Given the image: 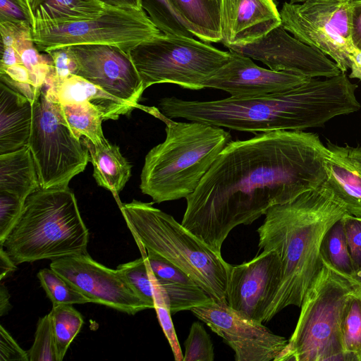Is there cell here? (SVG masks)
<instances>
[{"label":"cell","mask_w":361,"mask_h":361,"mask_svg":"<svg viewBox=\"0 0 361 361\" xmlns=\"http://www.w3.org/2000/svg\"><path fill=\"white\" fill-rule=\"evenodd\" d=\"M50 268L92 302L130 315L151 309L135 293L117 269L98 263L88 253L54 259Z\"/></svg>","instance_id":"cell-13"},{"label":"cell","mask_w":361,"mask_h":361,"mask_svg":"<svg viewBox=\"0 0 361 361\" xmlns=\"http://www.w3.org/2000/svg\"><path fill=\"white\" fill-rule=\"evenodd\" d=\"M33 103L23 94L0 82V154L28 146Z\"/></svg>","instance_id":"cell-20"},{"label":"cell","mask_w":361,"mask_h":361,"mask_svg":"<svg viewBox=\"0 0 361 361\" xmlns=\"http://www.w3.org/2000/svg\"><path fill=\"white\" fill-rule=\"evenodd\" d=\"M156 279L168 299L171 314L183 310H191L197 307L206 306L215 302L196 283L167 281L157 277Z\"/></svg>","instance_id":"cell-30"},{"label":"cell","mask_w":361,"mask_h":361,"mask_svg":"<svg viewBox=\"0 0 361 361\" xmlns=\"http://www.w3.org/2000/svg\"><path fill=\"white\" fill-rule=\"evenodd\" d=\"M29 361L27 352L23 350L9 333L0 326V361Z\"/></svg>","instance_id":"cell-41"},{"label":"cell","mask_w":361,"mask_h":361,"mask_svg":"<svg viewBox=\"0 0 361 361\" xmlns=\"http://www.w3.org/2000/svg\"><path fill=\"white\" fill-rule=\"evenodd\" d=\"M183 361H213L214 353L212 341L205 329L198 322H193L185 341Z\"/></svg>","instance_id":"cell-36"},{"label":"cell","mask_w":361,"mask_h":361,"mask_svg":"<svg viewBox=\"0 0 361 361\" xmlns=\"http://www.w3.org/2000/svg\"><path fill=\"white\" fill-rule=\"evenodd\" d=\"M107 7L98 0H43L35 21L61 23L85 20L99 15Z\"/></svg>","instance_id":"cell-26"},{"label":"cell","mask_w":361,"mask_h":361,"mask_svg":"<svg viewBox=\"0 0 361 361\" xmlns=\"http://www.w3.org/2000/svg\"><path fill=\"white\" fill-rule=\"evenodd\" d=\"M37 276L53 305L92 302L51 268L39 270Z\"/></svg>","instance_id":"cell-32"},{"label":"cell","mask_w":361,"mask_h":361,"mask_svg":"<svg viewBox=\"0 0 361 361\" xmlns=\"http://www.w3.org/2000/svg\"><path fill=\"white\" fill-rule=\"evenodd\" d=\"M47 54L52 59L54 70L44 85L59 82L71 75H76L78 64L71 46L59 47L50 50Z\"/></svg>","instance_id":"cell-38"},{"label":"cell","mask_w":361,"mask_h":361,"mask_svg":"<svg viewBox=\"0 0 361 361\" xmlns=\"http://www.w3.org/2000/svg\"><path fill=\"white\" fill-rule=\"evenodd\" d=\"M154 202L133 200L119 205L142 256L146 250L185 272L215 302L227 303L231 264Z\"/></svg>","instance_id":"cell-5"},{"label":"cell","mask_w":361,"mask_h":361,"mask_svg":"<svg viewBox=\"0 0 361 361\" xmlns=\"http://www.w3.org/2000/svg\"><path fill=\"white\" fill-rule=\"evenodd\" d=\"M322 262L303 298L295 330L275 361H346L341 322L355 279Z\"/></svg>","instance_id":"cell-7"},{"label":"cell","mask_w":361,"mask_h":361,"mask_svg":"<svg viewBox=\"0 0 361 361\" xmlns=\"http://www.w3.org/2000/svg\"><path fill=\"white\" fill-rule=\"evenodd\" d=\"M26 200L0 192V245L19 219Z\"/></svg>","instance_id":"cell-37"},{"label":"cell","mask_w":361,"mask_h":361,"mask_svg":"<svg viewBox=\"0 0 361 361\" xmlns=\"http://www.w3.org/2000/svg\"><path fill=\"white\" fill-rule=\"evenodd\" d=\"M341 337L346 361H361V283L356 279L344 307Z\"/></svg>","instance_id":"cell-27"},{"label":"cell","mask_w":361,"mask_h":361,"mask_svg":"<svg viewBox=\"0 0 361 361\" xmlns=\"http://www.w3.org/2000/svg\"><path fill=\"white\" fill-rule=\"evenodd\" d=\"M43 88L47 97L54 102H90L101 112L104 121L116 120L121 115L129 114L135 108L77 75L45 85Z\"/></svg>","instance_id":"cell-21"},{"label":"cell","mask_w":361,"mask_h":361,"mask_svg":"<svg viewBox=\"0 0 361 361\" xmlns=\"http://www.w3.org/2000/svg\"><path fill=\"white\" fill-rule=\"evenodd\" d=\"M39 188L37 171L28 146L0 154V192L26 200Z\"/></svg>","instance_id":"cell-24"},{"label":"cell","mask_w":361,"mask_h":361,"mask_svg":"<svg viewBox=\"0 0 361 361\" xmlns=\"http://www.w3.org/2000/svg\"><path fill=\"white\" fill-rule=\"evenodd\" d=\"M142 110L165 123L166 136L145 157L140 176L142 192L154 203L186 198L231 141V135L221 127L173 121L154 107L144 106Z\"/></svg>","instance_id":"cell-4"},{"label":"cell","mask_w":361,"mask_h":361,"mask_svg":"<svg viewBox=\"0 0 361 361\" xmlns=\"http://www.w3.org/2000/svg\"><path fill=\"white\" fill-rule=\"evenodd\" d=\"M190 311L232 348L236 361H275L288 343L285 337L227 303L214 302Z\"/></svg>","instance_id":"cell-12"},{"label":"cell","mask_w":361,"mask_h":361,"mask_svg":"<svg viewBox=\"0 0 361 361\" xmlns=\"http://www.w3.org/2000/svg\"><path fill=\"white\" fill-rule=\"evenodd\" d=\"M345 73L323 79L312 78L283 93L250 99L228 97L188 101L164 97L159 109L166 117L184 118L250 133L303 130L324 126L334 117L358 111L361 105Z\"/></svg>","instance_id":"cell-2"},{"label":"cell","mask_w":361,"mask_h":361,"mask_svg":"<svg viewBox=\"0 0 361 361\" xmlns=\"http://www.w3.org/2000/svg\"><path fill=\"white\" fill-rule=\"evenodd\" d=\"M229 52L228 62L207 80L205 88L224 90L236 99L257 98L289 91L310 78L264 68L247 56Z\"/></svg>","instance_id":"cell-17"},{"label":"cell","mask_w":361,"mask_h":361,"mask_svg":"<svg viewBox=\"0 0 361 361\" xmlns=\"http://www.w3.org/2000/svg\"><path fill=\"white\" fill-rule=\"evenodd\" d=\"M28 147L41 188L68 187L70 180L85 170L90 159L81 140L61 121L57 103L47 97L44 88L33 102Z\"/></svg>","instance_id":"cell-10"},{"label":"cell","mask_w":361,"mask_h":361,"mask_svg":"<svg viewBox=\"0 0 361 361\" xmlns=\"http://www.w3.org/2000/svg\"><path fill=\"white\" fill-rule=\"evenodd\" d=\"M10 294L5 287V286L1 283L0 286V316L2 317L4 314H6L12 306L9 301Z\"/></svg>","instance_id":"cell-47"},{"label":"cell","mask_w":361,"mask_h":361,"mask_svg":"<svg viewBox=\"0 0 361 361\" xmlns=\"http://www.w3.org/2000/svg\"><path fill=\"white\" fill-rule=\"evenodd\" d=\"M57 106L61 121L77 139L84 137L94 144L106 140L102 128V115L92 103L73 101L57 103Z\"/></svg>","instance_id":"cell-25"},{"label":"cell","mask_w":361,"mask_h":361,"mask_svg":"<svg viewBox=\"0 0 361 361\" xmlns=\"http://www.w3.org/2000/svg\"><path fill=\"white\" fill-rule=\"evenodd\" d=\"M351 72L350 78H357L361 80V50L355 49L349 56Z\"/></svg>","instance_id":"cell-45"},{"label":"cell","mask_w":361,"mask_h":361,"mask_svg":"<svg viewBox=\"0 0 361 361\" xmlns=\"http://www.w3.org/2000/svg\"><path fill=\"white\" fill-rule=\"evenodd\" d=\"M27 354L29 361H58L49 314L39 319L35 341Z\"/></svg>","instance_id":"cell-35"},{"label":"cell","mask_w":361,"mask_h":361,"mask_svg":"<svg viewBox=\"0 0 361 361\" xmlns=\"http://www.w3.org/2000/svg\"><path fill=\"white\" fill-rule=\"evenodd\" d=\"M2 56L0 68L22 63L20 54L13 46L1 47Z\"/></svg>","instance_id":"cell-43"},{"label":"cell","mask_w":361,"mask_h":361,"mask_svg":"<svg viewBox=\"0 0 361 361\" xmlns=\"http://www.w3.org/2000/svg\"><path fill=\"white\" fill-rule=\"evenodd\" d=\"M281 264L274 250L262 251L251 260L232 266L227 304L262 323L264 314L281 283Z\"/></svg>","instance_id":"cell-16"},{"label":"cell","mask_w":361,"mask_h":361,"mask_svg":"<svg viewBox=\"0 0 361 361\" xmlns=\"http://www.w3.org/2000/svg\"><path fill=\"white\" fill-rule=\"evenodd\" d=\"M320 257L339 273L353 276L355 268L350 255L342 218L325 233L320 245Z\"/></svg>","instance_id":"cell-28"},{"label":"cell","mask_w":361,"mask_h":361,"mask_svg":"<svg viewBox=\"0 0 361 361\" xmlns=\"http://www.w3.org/2000/svg\"><path fill=\"white\" fill-rule=\"evenodd\" d=\"M353 1L285 2L279 11L281 25L297 39L329 56L345 73L355 49L351 39Z\"/></svg>","instance_id":"cell-11"},{"label":"cell","mask_w":361,"mask_h":361,"mask_svg":"<svg viewBox=\"0 0 361 361\" xmlns=\"http://www.w3.org/2000/svg\"><path fill=\"white\" fill-rule=\"evenodd\" d=\"M262 62L269 69L307 78H330L341 73L327 56L288 34L281 25L260 39L228 48Z\"/></svg>","instance_id":"cell-14"},{"label":"cell","mask_w":361,"mask_h":361,"mask_svg":"<svg viewBox=\"0 0 361 361\" xmlns=\"http://www.w3.org/2000/svg\"><path fill=\"white\" fill-rule=\"evenodd\" d=\"M58 361H62L84 323L82 314L71 305H53L49 313Z\"/></svg>","instance_id":"cell-29"},{"label":"cell","mask_w":361,"mask_h":361,"mask_svg":"<svg viewBox=\"0 0 361 361\" xmlns=\"http://www.w3.org/2000/svg\"><path fill=\"white\" fill-rule=\"evenodd\" d=\"M309 0H290V4L303 3Z\"/></svg>","instance_id":"cell-50"},{"label":"cell","mask_w":361,"mask_h":361,"mask_svg":"<svg viewBox=\"0 0 361 361\" xmlns=\"http://www.w3.org/2000/svg\"><path fill=\"white\" fill-rule=\"evenodd\" d=\"M0 21L33 25L29 13L18 0H0Z\"/></svg>","instance_id":"cell-40"},{"label":"cell","mask_w":361,"mask_h":361,"mask_svg":"<svg viewBox=\"0 0 361 361\" xmlns=\"http://www.w3.org/2000/svg\"><path fill=\"white\" fill-rule=\"evenodd\" d=\"M80 140L89 151L97 185L109 190L119 206L121 202L118 194L131 176V165L121 154L119 147L106 139L99 144L84 137Z\"/></svg>","instance_id":"cell-22"},{"label":"cell","mask_w":361,"mask_h":361,"mask_svg":"<svg viewBox=\"0 0 361 361\" xmlns=\"http://www.w3.org/2000/svg\"><path fill=\"white\" fill-rule=\"evenodd\" d=\"M141 78L143 90L159 83H172L192 90L224 66L229 51H221L193 38L160 35L128 51Z\"/></svg>","instance_id":"cell-8"},{"label":"cell","mask_w":361,"mask_h":361,"mask_svg":"<svg viewBox=\"0 0 361 361\" xmlns=\"http://www.w3.org/2000/svg\"><path fill=\"white\" fill-rule=\"evenodd\" d=\"M352 277L361 283V268L356 269Z\"/></svg>","instance_id":"cell-49"},{"label":"cell","mask_w":361,"mask_h":361,"mask_svg":"<svg viewBox=\"0 0 361 361\" xmlns=\"http://www.w3.org/2000/svg\"><path fill=\"white\" fill-rule=\"evenodd\" d=\"M89 231L68 187L39 188L2 246L17 264L87 253Z\"/></svg>","instance_id":"cell-6"},{"label":"cell","mask_w":361,"mask_h":361,"mask_svg":"<svg viewBox=\"0 0 361 361\" xmlns=\"http://www.w3.org/2000/svg\"><path fill=\"white\" fill-rule=\"evenodd\" d=\"M79 75L135 108L144 90L139 73L128 52L109 44L71 46Z\"/></svg>","instance_id":"cell-15"},{"label":"cell","mask_w":361,"mask_h":361,"mask_svg":"<svg viewBox=\"0 0 361 361\" xmlns=\"http://www.w3.org/2000/svg\"><path fill=\"white\" fill-rule=\"evenodd\" d=\"M171 8L197 37L207 42H221V0H167Z\"/></svg>","instance_id":"cell-23"},{"label":"cell","mask_w":361,"mask_h":361,"mask_svg":"<svg viewBox=\"0 0 361 361\" xmlns=\"http://www.w3.org/2000/svg\"><path fill=\"white\" fill-rule=\"evenodd\" d=\"M109 7L135 8L142 10L140 0H98ZM143 10V9H142Z\"/></svg>","instance_id":"cell-46"},{"label":"cell","mask_w":361,"mask_h":361,"mask_svg":"<svg viewBox=\"0 0 361 361\" xmlns=\"http://www.w3.org/2000/svg\"><path fill=\"white\" fill-rule=\"evenodd\" d=\"M326 147V182L347 212L361 217V147L329 142Z\"/></svg>","instance_id":"cell-19"},{"label":"cell","mask_w":361,"mask_h":361,"mask_svg":"<svg viewBox=\"0 0 361 361\" xmlns=\"http://www.w3.org/2000/svg\"><path fill=\"white\" fill-rule=\"evenodd\" d=\"M327 152L318 135L303 130L231 140L185 198L181 224L221 252L234 228L324 183Z\"/></svg>","instance_id":"cell-1"},{"label":"cell","mask_w":361,"mask_h":361,"mask_svg":"<svg viewBox=\"0 0 361 361\" xmlns=\"http://www.w3.org/2000/svg\"><path fill=\"white\" fill-rule=\"evenodd\" d=\"M152 279L154 284V309L157 312V318L164 334L171 346L175 360L183 361V355L171 319L172 314L170 311L168 299L159 286L153 273Z\"/></svg>","instance_id":"cell-34"},{"label":"cell","mask_w":361,"mask_h":361,"mask_svg":"<svg viewBox=\"0 0 361 361\" xmlns=\"http://www.w3.org/2000/svg\"><path fill=\"white\" fill-rule=\"evenodd\" d=\"M17 269V264L13 261L4 248L0 249V279L3 280Z\"/></svg>","instance_id":"cell-44"},{"label":"cell","mask_w":361,"mask_h":361,"mask_svg":"<svg viewBox=\"0 0 361 361\" xmlns=\"http://www.w3.org/2000/svg\"><path fill=\"white\" fill-rule=\"evenodd\" d=\"M144 10L107 7L99 15L85 20L54 23L36 20L34 42L39 51L78 44H109L126 52L160 35Z\"/></svg>","instance_id":"cell-9"},{"label":"cell","mask_w":361,"mask_h":361,"mask_svg":"<svg viewBox=\"0 0 361 361\" xmlns=\"http://www.w3.org/2000/svg\"><path fill=\"white\" fill-rule=\"evenodd\" d=\"M281 25L276 0H221V42L244 46Z\"/></svg>","instance_id":"cell-18"},{"label":"cell","mask_w":361,"mask_h":361,"mask_svg":"<svg viewBox=\"0 0 361 361\" xmlns=\"http://www.w3.org/2000/svg\"><path fill=\"white\" fill-rule=\"evenodd\" d=\"M147 255L135 260L120 264L116 269L123 275L135 293L151 309L154 308L152 272Z\"/></svg>","instance_id":"cell-31"},{"label":"cell","mask_w":361,"mask_h":361,"mask_svg":"<svg viewBox=\"0 0 361 361\" xmlns=\"http://www.w3.org/2000/svg\"><path fill=\"white\" fill-rule=\"evenodd\" d=\"M347 212L326 180L293 200L270 207L258 228V247L275 251L281 264L279 287L262 323L290 305L300 307L320 269V245L326 231Z\"/></svg>","instance_id":"cell-3"},{"label":"cell","mask_w":361,"mask_h":361,"mask_svg":"<svg viewBox=\"0 0 361 361\" xmlns=\"http://www.w3.org/2000/svg\"><path fill=\"white\" fill-rule=\"evenodd\" d=\"M29 13L34 25L36 11L43 0H18ZM33 26V25H32Z\"/></svg>","instance_id":"cell-48"},{"label":"cell","mask_w":361,"mask_h":361,"mask_svg":"<svg viewBox=\"0 0 361 361\" xmlns=\"http://www.w3.org/2000/svg\"><path fill=\"white\" fill-rule=\"evenodd\" d=\"M342 220L350 255L356 270L361 268V217L346 213Z\"/></svg>","instance_id":"cell-39"},{"label":"cell","mask_w":361,"mask_h":361,"mask_svg":"<svg viewBox=\"0 0 361 361\" xmlns=\"http://www.w3.org/2000/svg\"><path fill=\"white\" fill-rule=\"evenodd\" d=\"M351 39L354 47L361 50V0H353L352 3Z\"/></svg>","instance_id":"cell-42"},{"label":"cell","mask_w":361,"mask_h":361,"mask_svg":"<svg viewBox=\"0 0 361 361\" xmlns=\"http://www.w3.org/2000/svg\"><path fill=\"white\" fill-rule=\"evenodd\" d=\"M140 4L163 34L191 38L195 36L177 17L167 0H140Z\"/></svg>","instance_id":"cell-33"}]
</instances>
